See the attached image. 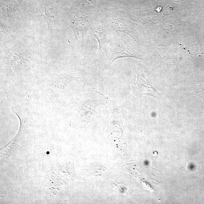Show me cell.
<instances>
[{
    "instance_id": "obj_1",
    "label": "cell",
    "mask_w": 204,
    "mask_h": 204,
    "mask_svg": "<svg viewBox=\"0 0 204 204\" xmlns=\"http://www.w3.org/2000/svg\"><path fill=\"white\" fill-rule=\"evenodd\" d=\"M110 65L117 59L121 58L132 57L140 60L143 58V55L133 49L123 39L114 40L110 43Z\"/></svg>"
},
{
    "instance_id": "obj_2",
    "label": "cell",
    "mask_w": 204,
    "mask_h": 204,
    "mask_svg": "<svg viewBox=\"0 0 204 204\" xmlns=\"http://www.w3.org/2000/svg\"><path fill=\"white\" fill-rule=\"evenodd\" d=\"M137 75L135 87L141 95L159 98L160 94L152 85L150 81L147 79L141 71L136 72Z\"/></svg>"
},
{
    "instance_id": "obj_3",
    "label": "cell",
    "mask_w": 204,
    "mask_h": 204,
    "mask_svg": "<svg viewBox=\"0 0 204 204\" xmlns=\"http://www.w3.org/2000/svg\"><path fill=\"white\" fill-rule=\"evenodd\" d=\"M112 22L113 29L115 30L122 32L134 38L135 36L130 21L125 19L119 18L114 19Z\"/></svg>"
},
{
    "instance_id": "obj_4",
    "label": "cell",
    "mask_w": 204,
    "mask_h": 204,
    "mask_svg": "<svg viewBox=\"0 0 204 204\" xmlns=\"http://www.w3.org/2000/svg\"><path fill=\"white\" fill-rule=\"evenodd\" d=\"M3 49L6 61L8 65L10 66L14 67L15 65L19 64L25 60L14 49L7 47L5 45L3 46Z\"/></svg>"
},
{
    "instance_id": "obj_5",
    "label": "cell",
    "mask_w": 204,
    "mask_h": 204,
    "mask_svg": "<svg viewBox=\"0 0 204 204\" xmlns=\"http://www.w3.org/2000/svg\"><path fill=\"white\" fill-rule=\"evenodd\" d=\"M86 20L83 19L82 17H75L74 19V22H73V29H74V31H76V33L77 34L78 36L80 37V35H81V36H83L85 30H86L87 28V25L88 23H85L86 22Z\"/></svg>"
}]
</instances>
